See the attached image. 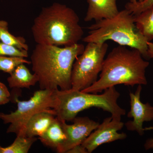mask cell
Returning a JSON list of instances; mask_svg holds the SVG:
<instances>
[{"mask_svg": "<svg viewBox=\"0 0 153 153\" xmlns=\"http://www.w3.org/2000/svg\"><path fill=\"white\" fill-rule=\"evenodd\" d=\"M85 47L78 43L63 47L37 44L31 55V62L32 70L38 76L40 89H71L73 64Z\"/></svg>", "mask_w": 153, "mask_h": 153, "instance_id": "obj_1", "label": "cell"}, {"mask_svg": "<svg viewBox=\"0 0 153 153\" xmlns=\"http://www.w3.org/2000/svg\"><path fill=\"white\" fill-rule=\"evenodd\" d=\"M149 65L137 49L119 45L105 58L99 79L81 91L97 94L119 84L147 85L146 71Z\"/></svg>", "mask_w": 153, "mask_h": 153, "instance_id": "obj_2", "label": "cell"}, {"mask_svg": "<svg viewBox=\"0 0 153 153\" xmlns=\"http://www.w3.org/2000/svg\"><path fill=\"white\" fill-rule=\"evenodd\" d=\"M77 14L63 4L43 7L34 19L32 32L37 44L68 47L78 44L84 34Z\"/></svg>", "mask_w": 153, "mask_h": 153, "instance_id": "obj_3", "label": "cell"}, {"mask_svg": "<svg viewBox=\"0 0 153 153\" xmlns=\"http://www.w3.org/2000/svg\"><path fill=\"white\" fill-rule=\"evenodd\" d=\"M88 29L90 31L82 39L85 43H105L111 40L121 46L137 49L145 59H149L148 41L136 27L134 15L126 9L111 19L96 21Z\"/></svg>", "mask_w": 153, "mask_h": 153, "instance_id": "obj_4", "label": "cell"}, {"mask_svg": "<svg viewBox=\"0 0 153 153\" xmlns=\"http://www.w3.org/2000/svg\"><path fill=\"white\" fill-rule=\"evenodd\" d=\"M58 105L55 110L56 117L61 120L72 121L80 111L95 107L110 113L113 118L121 120L126 110L117 103L120 94L115 86L104 91L102 94L83 92L71 89L55 90Z\"/></svg>", "mask_w": 153, "mask_h": 153, "instance_id": "obj_5", "label": "cell"}, {"mask_svg": "<svg viewBox=\"0 0 153 153\" xmlns=\"http://www.w3.org/2000/svg\"><path fill=\"white\" fill-rule=\"evenodd\" d=\"M17 108L8 114L0 113V119L4 124L10 123L7 132L13 133L16 136L26 137V128L28 121L33 116L41 111L55 114L58 105L55 90L41 89L36 91L30 100L20 101L15 99Z\"/></svg>", "mask_w": 153, "mask_h": 153, "instance_id": "obj_6", "label": "cell"}, {"mask_svg": "<svg viewBox=\"0 0 153 153\" xmlns=\"http://www.w3.org/2000/svg\"><path fill=\"white\" fill-rule=\"evenodd\" d=\"M108 45L105 43H88L74 61L71 74V89L82 91L98 79Z\"/></svg>", "mask_w": 153, "mask_h": 153, "instance_id": "obj_7", "label": "cell"}, {"mask_svg": "<svg viewBox=\"0 0 153 153\" xmlns=\"http://www.w3.org/2000/svg\"><path fill=\"white\" fill-rule=\"evenodd\" d=\"M124 126V123L121 120L113 118L111 117H107L81 145L86 149L88 153H91L103 144L125 139L126 134L118 132L123 128Z\"/></svg>", "mask_w": 153, "mask_h": 153, "instance_id": "obj_8", "label": "cell"}, {"mask_svg": "<svg viewBox=\"0 0 153 153\" xmlns=\"http://www.w3.org/2000/svg\"><path fill=\"white\" fill-rule=\"evenodd\" d=\"M60 120L66 139L56 149L57 152L59 153H66L75 146L82 144L100 124L86 117H76L72 120L73 123L71 125L67 124L65 121Z\"/></svg>", "mask_w": 153, "mask_h": 153, "instance_id": "obj_9", "label": "cell"}, {"mask_svg": "<svg viewBox=\"0 0 153 153\" xmlns=\"http://www.w3.org/2000/svg\"><path fill=\"white\" fill-rule=\"evenodd\" d=\"M142 90V85H139L134 93L129 94L131 109L127 115L128 117L133 118V120L125 124L128 130L137 132L140 136L144 134V123L153 120V106L149 102L144 103L141 101Z\"/></svg>", "mask_w": 153, "mask_h": 153, "instance_id": "obj_10", "label": "cell"}, {"mask_svg": "<svg viewBox=\"0 0 153 153\" xmlns=\"http://www.w3.org/2000/svg\"><path fill=\"white\" fill-rule=\"evenodd\" d=\"M117 0H87L88 7L84 18L85 22H95L115 16L119 11Z\"/></svg>", "mask_w": 153, "mask_h": 153, "instance_id": "obj_11", "label": "cell"}, {"mask_svg": "<svg viewBox=\"0 0 153 153\" xmlns=\"http://www.w3.org/2000/svg\"><path fill=\"white\" fill-rule=\"evenodd\" d=\"M55 116L53 113L46 111L34 115L28 121L26 126V137L32 138L41 136L55 120Z\"/></svg>", "mask_w": 153, "mask_h": 153, "instance_id": "obj_12", "label": "cell"}, {"mask_svg": "<svg viewBox=\"0 0 153 153\" xmlns=\"http://www.w3.org/2000/svg\"><path fill=\"white\" fill-rule=\"evenodd\" d=\"M11 88H30L38 82V77L36 74H32L25 64L17 66L7 79Z\"/></svg>", "mask_w": 153, "mask_h": 153, "instance_id": "obj_13", "label": "cell"}, {"mask_svg": "<svg viewBox=\"0 0 153 153\" xmlns=\"http://www.w3.org/2000/svg\"><path fill=\"white\" fill-rule=\"evenodd\" d=\"M38 139L45 146L56 149L66 139L60 120L55 117L47 131Z\"/></svg>", "mask_w": 153, "mask_h": 153, "instance_id": "obj_14", "label": "cell"}, {"mask_svg": "<svg viewBox=\"0 0 153 153\" xmlns=\"http://www.w3.org/2000/svg\"><path fill=\"white\" fill-rule=\"evenodd\" d=\"M136 27L148 42L153 40V5L134 16Z\"/></svg>", "mask_w": 153, "mask_h": 153, "instance_id": "obj_15", "label": "cell"}, {"mask_svg": "<svg viewBox=\"0 0 153 153\" xmlns=\"http://www.w3.org/2000/svg\"><path fill=\"white\" fill-rule=\"evenodd\" d=\"M8 23L4 20H0V41L20 50L28 51L29 47L26 40L22 36H16L9 31Z\"/></svg>", "mask_w": 153, "mask_h": 153, "instance_id": "obj_16", "label": "cell"}, {"mask_svg": "<svg viewBox=\"0 0 153 153\" xmlns=\"http://www.w3.org/2000/svg\"><path fill=\"white\" fill-rule=\"evenodd\" d=\"M38 140L37 138L17 136L9 146L2 147L0 146V153H27L32 145Z\"/></svg>", "mask_w": 153, "mask_h": 153, "instance_id": "obj_17", "label": "cell"}, {"mask_svg": "<svg viewBox=\"0 0 153 153\" xmlns=\"http://www.w3.org/2000/svg\"><path fill=\"white\" fill-rule=\"evenodd\" d=\"M21 64H31V61L25 57L0 56V71L10 74L17 66Z\"/></svg>", "mask_w": 153, "mask_h": 153, "instance_id": "obj_18", "label": "cell"}, {"mask_svg": "<svg viewBox=\"0 0 153 153\" xmlns=\"http://www.w3.org/2000/svg\"><path fill=\"white\" fill-rule=\"evenodd\" d=\"M0 56L27 57L28 51L20 50L0 41Z\"/></svg>", "mask_w": 153, "mask_h": 153, "instance_id": "obj_19", "label": "cell"}, {"mask_svg": "<svg viewBox=\"0 0 153 153\" xmlns=\"http://www.w3.org/2000/svg\"><path fill=\"white\" fill-rule=\"evenodd\" d=\"M153 5V0H144L132 3L128 2L125 5V9L134 16L137 15Z\"/></svg>", "mask_w": 153, "mask_h": 153, "instance_id": "obj_20", "label": "cell"}, {"mask_svg": "<svg viewBox=\"0 0 153 153\" xmlns=\"http://www.w3.org/2000/svg\"><path fill=\"white\" fill-rule=\"evenodd\" d=\"M66 153H88L87 151L85 148L83 147L82 145H77L75 146L69 150H68Z\"/></svg>", "mask_w": 153, "mask_h": 153, "instance_id": "obj_21", "label": "cell"}, {"mask_svg": "<svg viewBox=\"0 0 153 153\" xmlns=\"http://www.w3.org/2000/svg\"><path fill=\"white\" fill-rule=\"evenodd\" d=\"M0 96L4 97L10 98V93L9 92L8 89L4 83L0 82Z\"/></svg>", "mask_w": 153, "mask_h": 153, "instance_id": "obj_22", "label": "cell"}, {"mask_svg": "<svg viewBox=\"0 0 153 153\" xmlns=\"http://www.w3.org/2000/svg\"><path fill=\"white\" fill-rule=\"evenodd\" d=\"M145 131L151 130L153 129V127H147L144 128ZM144 148L146 150H149L150 149L153 150V139H149L146 141L144 144Z\"/></svg>", "mask_w": 153, "mask_h": 153, "instance_id": "obj_23", "label": "cell"}, {"mask_svg": "<svg viewBox=\"0 0 153 153\" xmlns=\"http://www.w3.org/2000/svg\"><path fill=\"white\" fill-rule=\"evenodd\" d=\"M148 53L149 59L153 58V43L148 42Z\"/></svg>", "mask_w": 153, "mask_h": 153, "instance_id": "obj_24", "label": "cell"}, {"mask_svg": "<svg viewBox=\"0 0 153 153\" xmlns=\"http://www.w3.org/2000/svg\"><path fill=\"white\" fill-rule=\"evenodd\" d=\"M10 100L11 99L10 98L4 97L0 96V105L7 104V103H8Z\"/></svg>", "mask_w": 153, "mask_h": 153, "instance_id": "obj_25", "label": "cell"}, {"mask_svg": "<svg viewBox=\"0 0 153 153\" xmlns=\"http://www.w3.org/2000/svg\"><path fill=\"white\" fill-rule=\"evenodd\" d=\"M144 1V0H130V2H131L132 3H134L137 2V1Z\"/></svg>", "mask_w": 153, "mask_h": 153, "instance_id": "obj_26", "label": "cell"}]
</instances>
